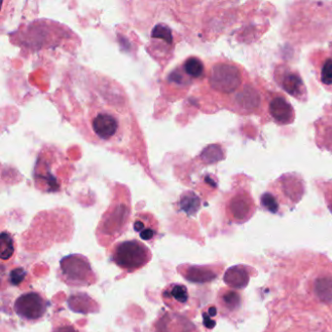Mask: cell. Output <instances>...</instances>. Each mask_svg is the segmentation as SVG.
<instances>
[{"label": "cell", "mask_w": 332, "mask_h": 332, "mask_svg": "<svg viewBox=\"0 0 332 332\" xmlns=\"http://www.w3.org/2000/svg\"><path fill=\"white\" fill-rule=\"evenodd\" d=\"M112 260L118 267L128 272L143 268L151 259L150 250L136 240L125 241L116 244L112 252Z\"/></svg>", "instance_id": "6da1fadb"}, {"label": "cell", "mask_w": 332, "mask_h": 332, "mask_svg": "<svg viewBox=\"0 0 332 332\" xmlns=\"http://www.w3.org/2000/svg\"><path fill=\"white\" fill-rule=\"evenodd\" d=\"M62 278L68 286L85 287L96 282L95 273L88 259L83 255H70L61 260Z\"/></svg>", "instance_id": "7a4b0ae2"}, {"label": "cell", "mask_w": 332, "mask_h": 332, "mask_svg": "<svg viewBox=\"0 0 332 332\" xmlns=\"http://www.w3.org/2000/svg\"><path fill=\"white\" fill-rule=\"evenodd\" d=\"M274 80L280 88L295 100L305 102L308 99L305 83L296 69L291 68L286 64H280L275 67Z\"/></svg>", "instance_id": "3957f363"}, {"label": "cell", "mask_w": 332, "mask_h": 332, "mask_svg": "<svg viewBox=\"0 0 332 332\" xmlns=\"http://www.w3.org/2000/svg\"><path fill=\"white\" fill-rule=\"evenodd\" d=\"M16 314L26 321H36L46 312L47 304L44 298L37 292L22 294L14 304Z\"/></svg>", "instance_id": "277c9868"}, {"label": "cell", "mask_w": 332, "mask_h": 332, "mask_svg": "<svg viewBox=\"0 0 332 332\" xmlns=\"http://www.w3.org/2000/svg\"><path fill=\"white\" fill-rule=\"evenodd\" d=\"M91 123L94 133L102 141H112L120 132V120L117 114L110 110L102 109L97 112L92 117Z\"/></svg>", "instance_id": "5b68a950"}, {"label": "cell", "mask_w": 332, "mask_h": 332, "mask_svg": "<svg viewBox=\"0 0 332 332\" xmlns=\"http://www.w3.org/2000/svg\"><path fill=\"white\" fill-rule=\"evenodd\" d=\"M309 60L319 82L327 91L332 92L331 54L325 50H317L311 54Z\"/></svg>", "instance_id": "8992f818"}, {"label": "cell", "mask_w": 332, "mask_h": 332, "mask_svg": "<svg viewBox=\"0 0 332 332\" xmlns=\"http://www.w3.org/2000/svg\"><path fill=\"white\" fill-rule=\"evenodd\" d=\"M269 115L279 125H288L294 121L295 112L289 101L281 94H273L269 99Z\"/></svg>", "instance_id": "52a82bcc"}, {"label": "cell", "mask_w": 332, "mask_h": 332, "mask_svg": "<svg viewBox=\"0 0 332 332\" xmlns=\"http://www.w3.org/2000/svg\"><path fill=\"white\" fill-rule=\"evenodd\" d=\"M133 228L145 241L154 239L157 235V222L150 213H139L134 219Z\"/></svg>", "instance_id": "ba28073f"}, {"label": "cell", "mask_w": 332, "mask_h": 332, "mask_svg": "<svg viewBox=\"0 0 332 332\" xmlns=\"http://www.w3.org/2000/svg\"><path fill=\"white\" fill-rule=\"evenodd\" d=\"M181 273L189 282L198 284L208 283L216 277L213 271L201 266H187L186 269L181 270Z\"/></svg>", "instance_id": "9c48e42d"}, {"label": "cell", "mask_w": 332, "mask_h": 332, "mask_svg": "<svg viewBox=\"0 0 332 332\" xmlns=\"http://www.w3.org/2000/svg\"><path fill=\"white\" fill-rule=\"evenodd\" d=\"M183 74L190 80L203 77L205 74V66L202 60L197 57H189L181 66Z\"/></svg>", "instance_id": "30bf717a"}, {"label": "cell", "mask_w": 332, "mask_h": 332, "mask_svg": "<svg viewBox=\"0 0 332 332\" xmlns=\"http://www.w3.org/2000/svg\"><path fill=\"white\" fill-rule=\"evenodd\" d=\"M68 305L70 309L76 313H82V314H88L92 312H97L94 308H99V307H94V305H97L96 302L89 297L87 294H75L70 296L68 300Z\"/></svg>", "instance_id": "8fae6325"}, {"label": "cell", "mask_w": 332, "mask_h": 332, "mask_svg": "<svg viewBox=\"0 0 332 332\" xmlns=\"http://www.w3.org/2000/svg\"><path fill=\"white\" fill-rule=\"evenodd\" d=\"M253 202L251 198H247L245 195H236L233 197L229 205V209L231 210L233 215L238 218L242 219L246 216V214L252 210Z\"/></svg>", "instance_id": "7c38bea8"}, {"label": "cell", "mask_w": 332, "mask_h": 332, "mask_svg": "<svg viewBox=\"0 0 332 332\" xmlns=\"http://www.w3.org/2000/svg\"><path fill=\"white\" fill-rule=\"evenodd\" d=\"M163 297L166 300L173 299L174 303H177L179 306H181V305L185 304L188 300V290L183 285L174 284V285L169 286L164 290Z\"/></svg>", "instance_id": "4fadbf2b"}, {"label": "cell", "mask_w": 332, "mask_h": 332, "mask_svg": "<svg viewBox=\"0 0 332 332\" xmlns=\"http://www.w3.org/2000/svg\"><path fill=\"white\" fill-rule=\"evenodd\" d=\"M179 210L193 215L200 209V200L193 192L184 193L179 199Z\"/></svg>", "instance_id": "5bb4252c"}, {"label": "cell", "mask_w": 332, "mask_h": 332, "mask_svg": "<svg viewBox=\"0 0 332 332\" xmlns=\"http://www.w3.org/2000/svg\"><path fill=\"white\" fill-rule=\"evenodd\" d=\"M245 272L243 269L234 267L229 269L224 277V281L229 285L235 288H242L247 283V280H245Z\"/></svg>", "instance_id": "9a60e30c"}, {"label": "cell", "mask_w": 332, "mask_h": 332, "mask_svg": "<svg viewBox=\"0 0 332 332\" xmlns=\"http://www.w3.org/2000/svg\"><path fill=\"white\" fill-rule=\"evenodd\" d=\"M15 246L12 236L9 233L2 232L0 242V254L2 260H8L14 255Z\"/></svg>", "instance_id": "2e32d148"}, {"label": "cell", "mask_w": 332, "mask_h": 332, "mask_svg": "<svg viewBox=\"0 0 332 332\" xmlns=\"http://www.w3.org/2000/svg\"><path fill=\"white\" fill-rule=\"evenodd\" d=\"M240 301V297L236 292L228 291L223 294L222 302L228 309H235Z\"/></svg>", "instance_id": "e0dca14e"}, {"label": "cell", "mask_w": 332, "mask_h": 332, "mask_svg": "<svg viewBox=\"0 0 332 332\" xmlns=\"http://www.w3.org/2000/svg\"><path fill=\"white\" fill-rule=\"evenodd\" d=\"M25 275H26V272L22 268H21V267L16 268V269H14L13 271H11V273H10L9 282L11 283L13 286H19L23 281Z\"/></svg>", "instance_id": "ac0fdd59"}, {"label": "cell", "mask_w": 332, "mask_h": 332, "mask_svg": "<svg viewBox=\"0 0 332 332\" xmlns=\"http://www.w3.org/2000/svg\"><path fill=\"white\" fill-rule=\"evenodd\" d=\"M323 185V192H324V197L327 202V205L329 206V209L332 210V180L322 182Z\"/></svg>", "instance_id": "d6986e66"}, {"label": "cell", "mask_w": 332, "mask_h": 332, "mask_svg": "<svg viewBox=\"0 0 332 332\" xmlns=\"http://www.w3.org/2000/svg\"><path fill=\"white\" fill-rule=\"evenodd\" d=\"M53 332H79L77 329L72 325H61L57 327Z\"/></svg>", "instance_id": "ffe728a7"}]
</instances>
